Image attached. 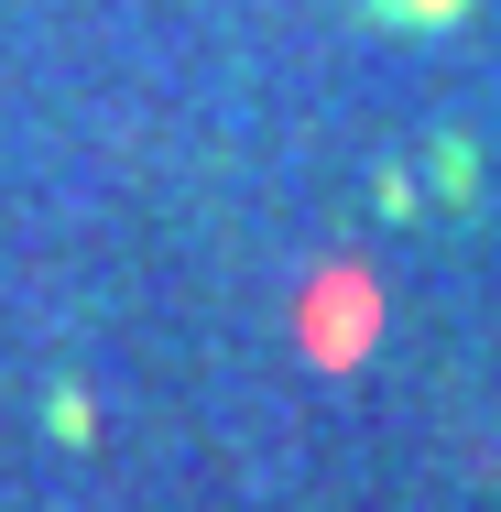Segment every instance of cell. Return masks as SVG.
I'll return each mask as SVG.
<instances>
[{
  "mask_svg": "<svg viewBox=\"0 0 501 512\" xmlns=\"http://www.w3.org/2000/svg\"><path fill=\"white\" fill-rule=\"evenodd\" d=\"M382 22H447V11H469V0H371Z\"/></svg>",
  "mask_w": 501,
  "mask_h": 512,
  "instance_id": "cell-1",
  "label": "cell"
}]
</instances>
